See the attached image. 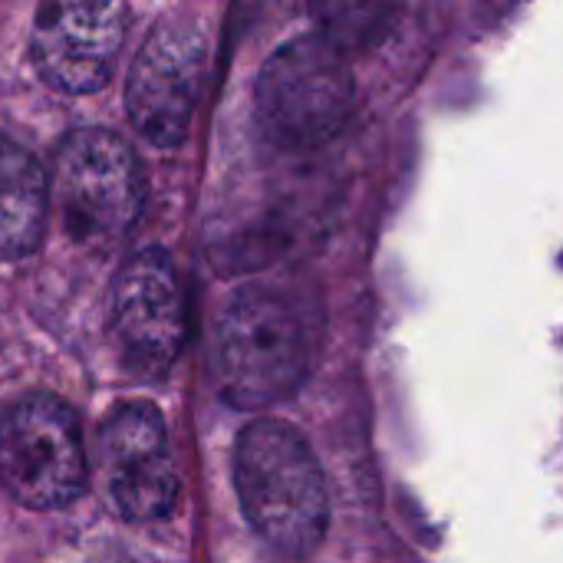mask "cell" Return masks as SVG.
Returning <instances> with one entry per match:
<instances>
[{
    "instance_id": "1",
    "label": "cell",
    "mask_w": 563,
    "mask_h": 563,
    "mask_svg": "<svg viewBox=\"0 0 563 563\" xmlns=\"http://www.w3.org/2000/svg\"><path fill=\"white\" fill-rule=\"evenodd\" d=\"M323 346V310L297 284H247L214 327L211 376L234 409H267L290 399L313 373Z\"/></svg>"
},
{
    "instance_id": "2",
    "label": "cell",
    "mask_w": 563,
    "mask_h": 563,
    "mask_svg": "<svg viewBox=\"0 0 563 563\" xmlns=\"http://www.w3.org/2000/svg\"><path fill=\"white\" fill-rule=\"evenodd\" d=\"M234 488L247 525L284 558H307L330 525L323 468L310 442L280 419H257L234 442Z\"/></svg>"
},
{
    "instance_id": "3",
    "label": "cell",
    "mask_w": 563,
    "mask_h": 563,
    "mask_svg": "<svg viewBox=\"0 0 563 563\" xmlns=\"http://www.w3.org/2000/svg\"><path fill=\"white\" fill-rule=\"evenodd\" d=\"M254 106L261 129L280 148L307 152L333 142L356 106L350 56L320 33L284 43L257 73Z\"/></svg>"
},
{
    "instance_id": "4",
    "label": "cell",
    "mask_w": 563,
    "mask_h": 563,
    "mask_svg": "<svg viewBox=\"0 0 563 563\" xmlns=\"http://www.w3.org/2000/svg\"><path fill=\"white\" fill-rule=\"evenodd\" d=\"M53 198L73 241L109 247L135 228L145 175L125 139L109 129H79L53 158Z\"/></svg>"
},
{
    "instance_id": "5",
    "label": "cell",
    "mask_w": 563,
    "mask_h": 563,
    "mask_svg": "<svg viewBox=\"0 0 563 563\" xmlns=\"http://www.w3.org/2000/svg\"><path fill=\"white\" fill-rule=\"evenodd\" d=\"M89 482L79 419L59 396L30 393L0 416V485L33 511L73 505Z\"/></svg>"
},
{
    "instance_id": "6",
    "label": "cell",
    "mask_w": 563,
    "mask_h": 563,
    "mask_svg": "<svg viewBox=\"0 0 563 563\" xmlns=\"http://www.w3.org/2000/svg\"><path fill=\"white\" fill-rule=\"evenodd\" d=\"M112 333L125 366L145 379H158L178 360L188 317L175 261L162 247L132 254L112 287Z\"/></svg>"
},
{
    "instance_id": "7",
    "label": "cell",
    "mask_w": 563,
    "mask_h": 563,
    "mask_svg": "<svg viewBox=\"0 0 563 563\" xmlns=\"http://www.w3.org/2000/svg\"><path fill=\"white\" fill-rule=\"evenodd\" d=\"M125 43L122 0H40L30 30V59L43 82L86 96L109 82Z\"/></svg>"
},
{
    "instance_id": "8",
    "label": "cell",
    "mask_w": 563,
    "mask_h": 563,
    "mask_svg": "<svg viewBox=\"0 0 563 563\" xmlns=\"http://www.w3.org/2000/svg\"><path fill=\"white\" fill-rule=\"evenodd\" d=\"M205 76V36L191 23H162L139 46L129 86L125 109L135 132L158 145L175 148L195 115Z\"/></svg>"
},
{
    "instance_id": "9",
    "label": "cell",
    "mask_w": 563,
    "mask_h": 563,
    "mask_svg": "<svg viewBox=\"0 0 563 563\" xmlns=\"http://www.w3.org/2000/svg\"><path fill=\"white\" fill-rule=\"evenodd\" d=\"M102 475L125 521H158L178 508L181 478L168 429L152 402H125L99 429Z\"/></svg>"
},
{
    "instance_id": "10",
    "label": "cell",
    "mask_w": 563,
    "mask_h": 563,
    "mask_svg": "<svg viewBox=\"0 0 563 563\" xmlns=\"http://www.w3.org/2000/svg\"><path fill=\"white\" fill-rule=\"evenodd\" d=\"M49 211V178L40 158L0 135V261H20L36 251Z\"/></svg>"
},
{
    "instance_id": "11",
    "label": "cell",
    "mask_w": 563,
    "mask_h": 563,
    "mask_svg": "<svg viewBox=\"0 0 563 563\" xmlns=\"http://www.w3.org/2000/svg\"><path fill=\"white\" fill-rule=\"evenodd\" d=\"M402 0H310L317 33L343 56L376 49L396 26Z\"/></svg>"
}]
</instances>
